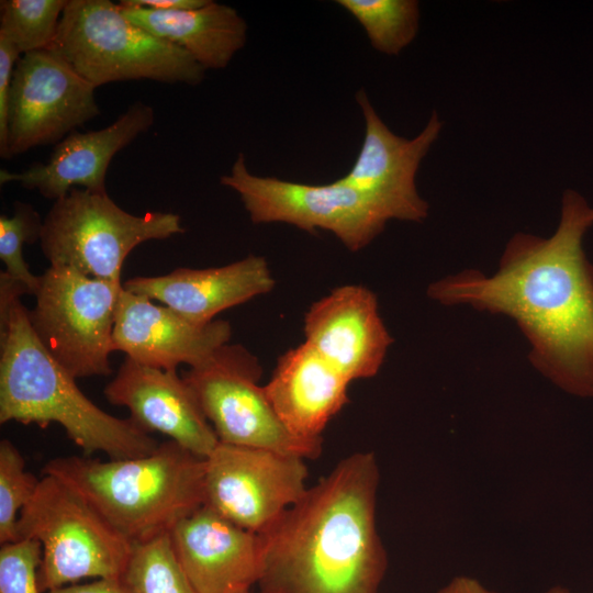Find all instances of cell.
Wrapping results in <instances>:
<instances>
[{"label": "cell", "mask_w": 593, "mask_h": 593, "mask_svg": "<svg viewBox=\"0 0 593 593\" xmlns=\"http://www.w3.org/2000/svg\"><path fill=\"white\" fill-rule=\"evenodd\" d=\"M592 226L593 206L567 189L551 236L517 232L493 275L463 269L432 282L427 296L510 317L540 374L569 394L593 398V265L583 249Z\"/></svg>", "instance_id": "obj_1"}, {"label": "cell", "mask_w": 593, "mask_h": 593, "mask_svg": "<svg viewBox=\"0 0 593 593\" xmlns=\"http://www.w3.org/2000/svg\"><path fill=\"white\" fill-rule=\"evenodd\" d=\"M378 483L372 454L348 456L258 533L261 593H377L387 570Z\"/></svg>", "instance_id": "obj_2"}, {"label": "cell", "mask_w": 593, "mask_h": 593, "mask_svg": "<svg viewBox=\"0 0 593 593\" xmlns=\"http://www.w3.org/2000/svg\"><path fill=\"white\" fill-rule=\"evenodd\" d=\"M8 422L57 423L87 457L135 458L159 445L131 418L110 415L85 395L42 345L20 300L0 321V423Z\"/></svg>", "instance_id": "obj_3"}, {"label": "cell", "mask_w": 593, "mask_h": 593, "mask_svg": "<svg viewBox=\"0 0 593 593\" xmlns=\"http://www.w3.org/2000/svg\"><path fill=\"white\" fill-rule=\"evenodd\" d=\"M204 458L167 440L135 458L56 457L43 472L78 492L120 534L139 544L169 534L204 504Z\"/></svg>", "instance_id": "obj_4"}, {"label": "cell", "mask_w": 593, "mask_h": 593, "mask_svg": "<svg viewBox=\"0 0 593 593\" xmlns=\"http://www.w3.org/2000/svg\"><path fill=\"white\" fill-rule=\"evenodd\" d=\"M49 49L96 88L136 79L195 86L205 72L187 52L134 24L110 0H68Z\"/></svg>", "instance_id": "obj_5"}, {"label": "cell", "mask_w": 593, "mask_h": 593, "mask_svg": "<svg viewBox=\"0 0 593 593\" xmlns=\"http://www.w3.org/2000/svg\"><path fill=\"white\" fill-rule=\"evenodd\" d=\"M20 539L42 546L41 592L87 578H122L134 547L85 497L49 474L20 512Z\"/></svg>", "instance_id": "obj_6"}, {"label": "cell", "mask_w": 593, "mask_h": 593, "mask_svg": "<svg viewBox=\"0 0 593 593\" xmlns=\"http://www.w3.org/2000/svg\"><path fill=\"white\" fill-rule=\"evenodd\" d=\"M183 232L178 214H131L107 192L74 188L54 201L43 220L40 245L49 266L121 282L123 262L136 246Z\"/></svg>", "instance_id": "obj_7"}, {"label": "cell", "mask_w": 593, "mask_h": 593, "mask_svg": "<svg viewBox=\"0 0 593 593\" xmlns=\"http://www.w3.org/2000/svg\"><path fill=\"white\" fill-rule=\"evenodd\" d=\"M121 282L100 280L68 267L41 276L32 328L49 355L74 378L112 373L110 355Z\"/></svg>", "instance_id": "obj_8"}, {"label": "cell", "mask_w": 593, "mask_h": 593, "mask_svg": "<svg viewBox=\"0 0 593 593\" xmlns=\"http://www.w3.org/2000/svg\"><path fill=\"white\" fill-rule=\"evenodd\" d=\"M260 377L258 359L242 345L228 344L182 374L220 443L303 459L318 456L322 438L292 434L258 384Z\"/></svg>", "instance_id": "obj_9"}, {"label": "cell", "mask_w": 593, "mask_h": 593, "mask_svg": "<svg viewBox=\"0 0 593 593\" xmlns=\"http://www.w3.org/2000/svg\"><path fill=\"white\" fill-rule=\"evenodd\" d=\"M221 183L238 193L253 223H287L311 234L329 231L350 251L369 245L390 221L371 198L339 179L309 184L256 176L242 153Z\"/></svg>", "instance_id": "obj_10"}, {"label": "cell", "mask_w": 593, "mask_h": 593, "mask_svg": "<svg viewBox=\"0 0 593 593\" xmlns=\"http://www.w3.org/2000/svg\"><path fill=\"white\" fill-rule=\"evenodd\" d=\"M304 459L219 443L205 458L204 505L260 533L306 492Z\"/></svg>", "instance_id": "obj_11"}, {"label": "cell", "mask_w": 593, "mask_h": 593, "mask_svg": "<svg viewBox=\"0 0 593 593\" xmlns=\"http://www.w3.org/2000/svg\"><path fill=\"white\" fill-rule=\"evenodd\" d=\"M94 90L49 48L22 55L11 81L7 158L57 144L99 115Z\"/></svg>", "instance_id": "obj_12"}, {"label": "cell", "mask_w": 593, "mask_h": 593, "mask_svg": "<svg viewBox=\"0 0 593 593\" xmlns=\"http://www.w3.org/2000/svg\"><path fill=\"white\" fill-rule=\"evenodd\" d=\"M356 101L365 120L363 141L353 167L339 180L371 198L390 220L422 223L429 205L418 194L415 178L443 121L433 111L421 133L406 138L389 128L365 90L357 91Z\"/></svg>", "instance_id": "obj_13"}, {"label": "cell", "mask_w": 593, "mask_h": 593, "mask_svg": "<svg viewBox=\"0 0 593 593\" xmlns=\"http://www.w3.org/2000/svg\"><path fill=\"white\" fill-rule=\"evenodd\" d=\"M305 343L350 382L374 377L393 338L376 294L366 287H337L314 302L304 316Z\"/></svg>", "instance_id": "obj_14"}, {"label": "cell", "mask_w": 593, "mask_h": 593, "mask_svg": "<svg viewBox=\"0 0 593 593\" xmlns=\"http://www.w3.org/2000/svg\"><path fill=\"white\" fill-rule=\"evenodd\" d=\"M231 325L214 320L197 324L166 305L122 289L116 304L113 349L153 368H195L228 343Z\"/></svg>", "instance_id": "obj_15"}, {"label": "cell", "mask_w": 593, "mask_h": 593, "mask_svg": "<svg viewBox=\"0 0 593 593\" xmlns=\"http://www.w3.org/2000/svg\"><path fill=\"white\" fill-rule=\"evenodd\" d=\"M113 405L128 409L143 430L160 433L193 455L206 458L219 438L192 390L176 370L138 363L126 357L103 390Z\"/></svg>", "instance_id": "obj_16"}, {"label": "cell", "mask_w": 593, "mask_h": 593, "mask_svg": "<svg viewBox=\"0 0 593 593\" xmlns=\"http://www.w3.org/2000/svg\"><path fill=\"white\" fill-rule=\"evenodd\" d=\"M169 537L197 593H243L260 579L259 534L236 525L208 505L179 521Z\"/></svg>", "instance_id": "obj_17"}, {"label": "cell", "mask_w": 593, "mask_h": 593, "mask_svg": "<svg viewBox=\"0 0 593 593\" xmlns=\"http://www.w3.org/2000/svg\"><path fill=\"white\" fill-rule=\"evenodd\" d=\"M154 121V109L137 101L101 130L68 134L55 145L46 163H34L18 172L1 169L0 183L18 182L54 201L76 186L107 192L105 175L112 158L147 131Z\"/></svg>", "instance_id": "obj_18"}, {"label": "cell", "mask_w": 593, "mask_h": 593, "mask_svg": "<svg viewBox=\"0 0 593 593\" xmlns=\"http://www.w3.org/2000/svg\"><path fill=\"white\" fill-rule=\"evenodd\" d=\"M123 287L197 324H208L220 312L270 292L275 279L264 257L249 255L222 267L177 268L164 276L134 277Z\"/></svg>", "instance_id": "obj_19"}, {"label": "cell", "mask_w": 593, "mask_h": 593, "mask_svg": "<svg viewBox=\"0 0 593 593\" xmlns=\"http://www.w3.org/2000/svg\"><path fill=\"white\" fill-rule=\"evenodd\" d=\"M350 381L303 343L284 353L264 390L273 410L294 435L322 438L331 418L348 402Z\"/></svg>", "instance_id": "obj_20"}, {"label": "cell", "mask_w": 593, "mask_h": 593, "mask_svg": "<svg viewBox=\"0 0 593 593\" xmlns=\"http://www.w3.org/2000/svg\"><path fill=\"white\" fill-rule=\"evenodd\" d=\"M123 14L152 35L187 52L204 69L225 68L246 43L237 11L208 0L194 9L157 11L119 2Z\"/></svg>", "instance_id": "obj_21"}, {"label": "cell", "mask_w": 593, "mask_h": 593, "mask_svg": "<svg viewBox=\"0 0 593 593\" xmlns=\"http://www.w3.org/2000/svg\"><path fill=\"white\" fill-rule=\"evenodd\" d=\"M363 27L372 47L399 55L415 38L419 27L416 0H337Z\"/></svg>", "instance_id": "obj_22"}, {"label": "cell", "mask_w": 593, "mask_h": 593, "mask_svg": "<svg viewBox=\"0 0 593 593\" xmlns=\"http://www.w3.org/2000/svg\"><path fill=\"white\" fill-rule=\"evenodd\" d=\"M123 579L134 593H197L176 557L169 534L134 544Z\"/></svg>", "instance_id": "obj_23"}, {"label": "cell", "mask_w": 593, "mask_h": 593, "mask_svg": "<svg viewBox=\"0 0 593 593\" xmlns=\"http://www.w3.org/2000/svg\"><path fill=\"white\" fill-rule=\"evenodd\" d=\"M68 0H2L0 36L21 55L52 46Z\"/></svg>", "instance_id": "obj_24"}, {"label": "cell", "mask_w": 593, "mask_h": 593, "mask_svg": "<svg viewBox=\"0 0 593 593\" xmlns=\"http://www.w3.org/2000/svg\"><path fill=\"white\" fill-rule=\"evenodd\" d=\"M43 221L30 204L16 202L12 216H0V259L9 278L24 286L30 295H36L41 276L33 275L23 257L26 243L40 240Z\"/></svg>", "instance_id": "obj_25"}, {"label": "cell", "mask_w": 593, "mask_h": 593, "mask_svg": "<svg viewBox=\"0 0 593 593\" xmlns=\"http://www.w3.org/2000/svg\"><path fill=\"white\" fill-rule=\"evenodd\" d=\"M40 480L25 469L19 449L8 439L0 441V542L16 540L20 512L34 495Z\"/></svg>", "instance_id": "obj_26"}, {"label": "cell", "mask_w": 593, "mask_h": 593, "mask_svg": "<svg viewBox=\"0 0 593 593\" xmlns=\"http://www.w3.org/2000/svg\"><path fill=\"white\" fill-rule=\"evenodd\" d=\"M42 546L36 540L20 539L1 545L0 593H41L37 572Z\"/></svg>", "instance_id": "obj_27"}, {"label": "cell", "mask_w": 593, "mask_h": 593, "mask_svg": "<svg viewBox=\"0 0 593 593\" xmlns=\"http://www.w3.org/2000/svg\"><path fill=\"white\" fill-rule=\"evenodd\" d=\"M20 56L19 49L9 40L0 36V155L2 158H7L11 81Z\"/></svg>", "instance_id": "obj_28"}, {"label": "cell", "mask_w": 593, "mask_h": 593, "mask_svg": "<svg viewBox=\"0 0 593 593\" xmlns=\"http://www.w3.org/2000/svg\"><path fill=\"white\" fill-rule=\"evenodd\" d=\"M47 593H134L122 578L97 579L90 583L64 585Z\"/></svg>", "instance_id": "obj_29"}, {"label": "cell", "mask_w": 593, "mask_h": 593, "mask_svg": "<svg viewBox=\"0 0 593 593\" xmlns=\"http://www.w3.org/2000/svg\"><path fill=\"white\" fill-rule=\"evenodd\" d=\"M121 2L157 11H174L199 8L208 0H122Z\"/></svg>", "instance_id": "obj_30"}, {"label": "cell", "mask_w": 593, "mask_h": 593, "mask_svg": "<svg viewBox=\"0 0 593 593\" xmlns=\"http://www.w3.org/2000/svg\"><path fill=\"white\" fill-rule=\"evenodd\" d=\"M437 593H495V592L485 588L477 579L461 575V577H456L452 580H450Z\"/></svg>", "instance_id": "obj_31"}, {"label": "cell", "mask_w": 593, "mask_h": 593, "mask_svg": "<svg viewBox=\"0 0 593 593\" xmlns=\"http://www.w3.org/2000/svg\"><path fill=\"white\" fill-rule=\"evenodd\" d=\"M545 593H570V591L563 586H552Z\"/></svg>", "instance_id": "obj_32"}, {"label": "cell", "mask_w": 593, "mask_h": 593, "mask_svg": "<svg viewBox=\"0 0 593 593\" xmlns=\"http://www.w3.org/2000/svg\"><path fill=\"white\" fill-rule=\"evenodd\" d=\"M243 593H250V591H246V592H243Z\"/></svg>", "instance_id": "obj_33"}]
</instances>
